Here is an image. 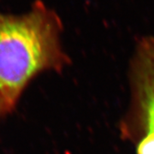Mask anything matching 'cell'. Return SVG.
<instances>
[{
    "label": "cell",
    "mask_w": 154,
    "mask_h": 154,
    "mask_svg": "<svg viewBox=\"0 0 154 154\" xmlns=\"http://www.w3.org/2000/svg\"><path fill=\"white\" fill-rule=\"evenodd\" d=\"M62 28L60 17L42 0L21 15L0 12V123L36 77L66 64Z\"/></svg>",
    "instance_id": "obj_1"
},
{
    "label": "cell",
    "mask_w": 154,
    "mask_h": 154,
    "mask_svg": "<svg viewBox=\"0 0 154 154\" xmlns=\"http://www.w3.org/2000/svg\"><path fill=\"white\" fill-rule=\"evenodd\" d=\"M137 58L136 86L146 131L144 138L154 141V38L143 39Z\"/></svg>",
    "instance_id": "obj_2"
}]
</instances>
